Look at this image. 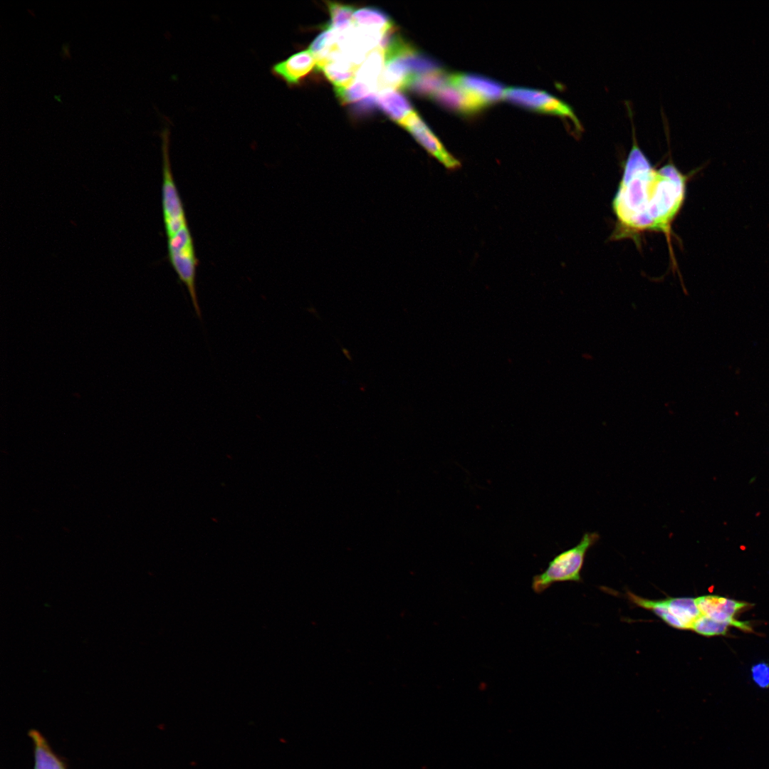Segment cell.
Masks as SVG:
<instances>
[{
	"instance_id": "20",
	"label": "cell",
	"mask_w": 769,
	"mask_h": 769,
	"mask_svg": "<svg viewBox=\"0 0 769 769\" xmlns=\"http://www.w3.org/2000/svg\"><path fill=\"white\" fill-rule=\"evenodd\" d=\"M728 624L715 621L705 615H701L694 623L691 629L703 636L711 637L726 634Z\"/></svg>"
},
{
	"instance_id": "14",
	"label": "cell",
	"mask_w": 769,
	"mask_h": 769,
	"mask_svg": "<svg viewBox=\"0 0 769 769\" xmlns=\"http://www.w3.org/2000/svg\"><path fill=\"white\" fill-rule=\"evenodd\" d=\"M352 25L384 34L394 28L388 15L374 7H365L355 11L352 18Z\"/></svg>"
},
{
	"instance_id": "21",
	"label": "cell",
	"mask_w": 769,
	"mask_h": 769,
	"mask_svg": "<svg viewBox=\"0 0 769 769\" xmlns=\"http://www.w3.org/2000/svg\"><path fill=\"white\" fill-rule=\"evenodd\" d=\"M752 679L755 684L761 689L769 687V664L759 662L751 667Z\"/></svg>"
},
{
	"instance_id": "9",
	"label": "cell",
	"mask_w": 769,
	"mask_h": 769,
	"mask_svg": "<svg viewBox=\"0 0 769 769\" xmlns=\"http://www.w3.org/2000/svg\"><path fill=\"white\" fill-rule=\"evenodd\" d=\"M316 67L322 70L335 88L350 85L356 77L357 66L348 59L337 47L326 56L316 61Z\"/></svg>"
},
{
	"instance_id": "8",
	"label": "cell",
	"mask_w": 769,
	"mask_h": 769,
	"mask_svg": "<svg viewBox=\"0 0 769 769\" xmlns=\"http://www.w3.org/2000/svg\"><path fill=\"white\" fill-rule=\"evenodd\" d=\"M695 601L702 615L745 632L753 630L748 622H741L734 618L738 612L748 606V603L717 595L699 597Z\"/></svg>"
},
{
	"instance_id": "17",
	"label": "cell",
	"mask_w": 769,
	"mask_h": 769,
	"mask_svg": "<svg viewBox=\"0 0 769 769\" xmlns=\"http://www.w3.org/2000/svg\"><path fill=\"white\" fill-rule=\"evenodd\" d=\"M28 735L34 744V769H66L41 733L36 730H31Z\"/></svg>"
},
{
	"instance_id": "18",
	"label": "cell",
	"mask_w": 769,
	"mask_h": 769,
	"mask_svg": "<svg viewBox=\"0 0 769 769\" xmlns=\"http://www.w3.org/2000/svg\"><path fill=\"white\" fill-rule=\"evenodd\" d=\"M328 7L330 15V23L328 27L338 33L342 32L350 27L352 18L355 9L350 5H344L337 2H328Z\"/></svg>"
},
{
	"instance_id": "1",
	"label": "cell",
	"mask_w": 769,
	"mask_h": 769,
	"mask_svg": "<svg viewBox=\"0 0 769 769\" xmlns=\"http://www.w3.org/2000/svg\"><path fill=\"white\" fill-rule=\"evenodd\" d=\"M688 179L672 163L655 169L634 142L612 201L615 236L656 231L669 237L684 204Z\"/></svg>"
},
{
	"instance_id": "3",
	"label": "cell",
	"mask_w": 769,
	"mask_h": 769,
	"mask_svg": "<svg viewBox=\"0 0 769 769\" xmlns=\"http://www.w3.org/2000/svg\"><path fill=\"white\" fill-rule=\"evenodd\" d=\"M167 239L168 257L179 281L186 286L194 310L202 320L196 288V270L198 263L194 240L188 227L177 232Z\"/></svg>"
},
{
	"instance_id": "10",
	"label": "cell",
	"mask_w": 769,
	"mask_h": 769,
	"mask_svg": "<svg viewBox=\"0 0 769 769\" xmlns=\"http://www.w3.org/2000/svg\"><path fill=\"white\" fill-rule=\"evenodd\" d=\"M316 64L315 56L309 51L295 53L286 59L274 63L271 71L289 85L298 84Z\"/></svg>"
},
{
	"instance_id": "5",
	"label": "cell",
	"mask_w": 769,
	"mask_h": 769,
	"mask_svg": "<svg viewBox=\"0 0 769 769\" xmlns=\"http://www.w3.org/2000/svg\"><path fill=\"white\" fill-rule=\"evenodd\" d=\"M503 98L524 108L569 118L577 129H582V125L571 106L548 93L525 88H510L505 90Z\"/></svg>"
},
{
	"instance_id": "19",
	"label": "cell",
	"mask_w": 769,
	"mask_h": 769,
	"mask_svg": "<svg viewBox=\"0 0 769 769\" xmlns=\"http://www.w3.org/2000/svg\"><path fill=\"white\" fill-rule=\"evenodd\" d=\"M335 90L341 101L347 103L360 102L376 91L370 85L356 78L347 86Z\"/></svg>"
},
{
	"instance_id": "6",
	"label": "cell",
	"mask_w": 769,
	"mask_h": 769,
	"mask_svg": "<svg viewBox=\"0 0 769 769\" xmlns=\"http://www.w3.org/2000/svg\"><path fill=\"white\" fill-rule=\"evenodd\" d=\"M449 82L465 93L479 109L504 97L505 89L498 82L467 73L449 75Z\"/></svg>"
},
{
	"instance_id": "13",
	"label": "cell",
	"mask_w": 769,
	"mask_h": 769,
	"mask_svg": "<svg viewBox=\"0 0 769 769\" xmlns=\"http://www.w3.org/2000/svg\"><path fill=\"white\" fill-rule=\"evenodd\" d=\"M432 98L444 107L461 113H473L480 110L465 93L450 83L449 79Z\"/></svg>"
},
{
	"instance_id": "12",
	"label": "cell",
	"mask_w": 769,
	"mask_h": 769,
	"mask_svg": "<svg viewBox=\"0 0 769 769\" xmlns=\"http://www.w3.org/2000/svg\"><path fill=\"white\" fill-rule=\"evenodd\" d=\"M376 104L389 118L399 125L414 112L409 100L402 94L392 89L379 91Z\"/></svg>"
},
{
	"instance_id": "16",
	"label": "cell",
	"mask_w": 769,
	"mask_h": 769,
	"mask_svg": "<svg viewBox=\"0 0 769 769\" xmlns=\"http://www.w3.org/2000/svg\"><path fill=\"white\" fill-rule=\"evenodd\" d=\"M449 79V75L440 68L413 77L407 88L417 94L432 98Z\"/></svg>"
},
{
	"instance_id": "7",
	"label": "cell",
	"mask_w": 769,
	"mask_h": 769,
	"mask_svg": "<svg viewBox=\"0 0 769 769\" xmlns=\"http://www.w3.org/2000/svg\"><path fill=\"white\" fill-rule=\"evenodd\" d=\"M426 151L449 170L461 167V162L454 157L432 132L426 123L414 111L401 124Z\"/></svg>"
},
{
	"instance_id": "4",
	"label": "cell",
	"mask_w": 769,
	"mask_h": 769,
	"mask_svg": "<svg viewBox=\"0 0 769 769\" xmlns=\"http://www.w3.org/2000/svg\"><path fill=\"white\" fill-rule=\"evenodd\" d=\"M169 132H162V204L167 238L188 226L184 209L174 183L169 155Z\"/></svg>"
},
{
	"instance_id": "11",
	"label": "cell",
	"mask_w": 769,
	"mask_h": 769,
	"mask_svg": "<svg viewBox=\"0 0 769 769\" xmlns=\"http://www.w3.org/2000/svg\"><path fill=\"white\" fill-rule=\"evenodd\" d=\"M667 614L666 623L679 629H691L695 621L701 615L695 599L674 597L662 600Z\"/></svg>"
},
{
	"instance_id": "15",
	"label": "cell",
	"mask_w": 769,
	"mask_h": 769,
	"mask_svg": "<svg viewBox=\"0 0 769 769\" xmlns=\"http://www.w3.org/2000/svg\"><path fill=\"white\" fill-rule=\"evenodd\" d=\"M384 51L380 46L372 50L358 68L356 79L370 85L378 91V83L384 68Z\"/></svg>"
},
{
	"instance_id": "2",
	"label": "cell",
	"mask_w": 769,
	"mask_h": 769,
	"mask_svg": "<svg viewBox=\"0 0 769 769\" xmlns=\"http://www.w3.org/2000/svg\"><path fill=\"white\" fill-rule=\"evenodd\" d=\"M600 539L596 532H586L580 542L554 557L541 573L532 579L534 592L540 594L556 582H580L585 558L588 550Z\"/></svg>"
}]
</instances>
